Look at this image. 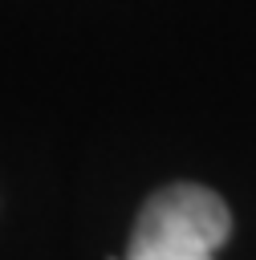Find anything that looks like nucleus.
I'll return each mask as SVG.
<instances>
[{
	"label": "nucleus",
	"mask_w": 256,
	"mask_h": 260,
	"mask_svg": "<svg viewBox=\"0 0 256 260\" xmlns=\"http://www.w3.org/2000/svg\"><path fill=\"white\" fill-rule=\"evenodd\" d=\"M228 232L232 215L215 191L199 183H171L142 203L122 260H215Z\"/></svg>",
	"instance_id": "1"
}]
</instances>
